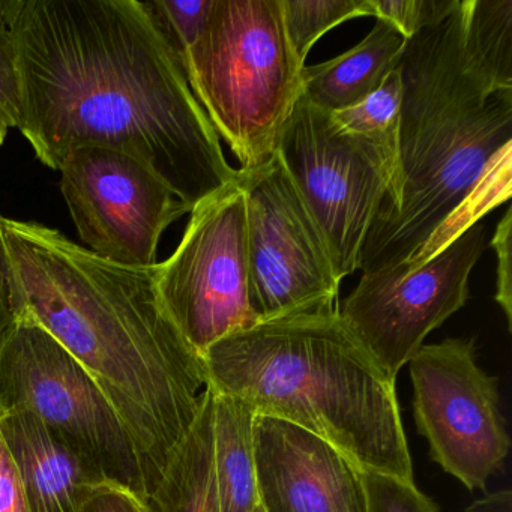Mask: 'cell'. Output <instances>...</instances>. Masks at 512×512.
I'll return each mask as SVG.
<instances>
[{
    "instance_id": "20",
    "label": "cell",
    "mask_w": 512,
    "mask_h": 512,
    "mask_svg": "<svg viewBox=\"0 0 512 512\" xmlns=\"http://www.w3.org/2000/svg\"><path fill=\"white\" fill-rule=\"evenodd\" d=\"M287 40L305 65L311 47L347 20L371 16L370 0H280Z\"/></svg>"
},
{
    "instance_id": "18",
    "label": "cell",
    "mask_w": 512,
    "mask_h": 512,
    "mask_svg": "<svg viewBox=\"0 0 512 512\" xmlns=\"http://www.w3.org/2000/svg\"><path fill=\"white\" fill-rule=\"evenodd\" d=\"M458 44L470 79L493 94L512 89V0H460Z\"/></svg>"
},
{
    "instance_id": "10",
    "label": "cell",
    "mask_w": 512,
    "mask_h": 512,
    "mask_svg": "<svg viewBox=\"0 0 512 512\" xmlns=\"http://www.w3.org/2000/svg\"><path fill=\"white\" fill-rule=\"evenodd\" d=\"M413 416L430 458L469 490H485L511 440L499 380L478 367L473 338L424 344L410 358Z\"/></svg>"
},
{
    "instance_id": "2",
    "label": "cell",
    "mask_w": 512,
    "mask_h": 512,
    "mask_svg": "<svg viewBox=\"0 0 512 512\" xmlns=\"http://www.w3.org/2000/svg\"><path fill=\"white\" fill-rule=\"evenodd\" d=\"M0 227L17 316L43 326L106 395L136 449L148 497L209 385L205 359L161 302L157 265L112 262L43 224L2 217Z\"/></svg>"
},
{
    "instance_id": "27",
    "label": "cell",
    "mask_w": 512,
    "mask_h": 512,
    "mask_svg": "<svg viewBox=\"0 0 512 512\" xmlns=\"http://www.w3.org/2000/svg\"><path fill=\"white\" fill-rule=\"evenodd\" d=\"M0 512H31L16 463L0 433Z\"/></svg>"
},
{
    "instance_id": "19",
    "label": "cell",
    "mask_w": 512,
    "mask_h": 512,
    "mask_svg": "<svg viewBox=\"0 0 512 512\" xmlns=\"http://www.w3.org/2000/svg\"><path fill=\"white\" fill-rule=\"evenodd\" d=\"M401 97L403 85L397 65L382 86L367 100L352 109L341 110L332 115L344 130L373 143L388 157L397 161Z\"/></svg>"
},
{
    "instance_id": "3",
    "label": "cell",
    "mask_w": 512,
    "mask_h": 512,
    "mask_svg": "<svg viewBox=\"0 0 512 512\" xmlns=\"http://www.w3.org/2000/svg\"><path fill=\"white\" fill-rule=\"evenodd\" d=\"M397 161L362 251V274L415 266L511 196L512 89L464 70L458 8L407 40Z\"/></svg>"
},
{
    "instance_id": "8",
    "label": "cell",
    "mask_w": 512,
    "mask_h": 512,
    "mask_svg": "<svg viewBox=\"0 0 512 512\" xmlns=\"http://www.w3.org/2000/svg\"><path fill=\"white\" fill-rule=\"evenodd\" d=\"M155 283L170 319L202 358L218 341L259 325L239 178L194 206L181 244L157 263Z\"/></svg>"
},
{
    "instance_id": "31",
    "label": "cell",
    "mask_w": 512,
    "mask_h": 512,
    "mask_svg": "<svg viewBox=\"0 0 512 512\" xmlns=\"http://www.w3.org/2000/svg\"><path fill=\"white\" fill-rule=\"evenodd\" d=\"M254 512H263V511H262V508H260V506H259V508H257L256 511H254Z\"/></svg>"
},
{
    "instance_id": "14",
    "label": "cell",
    "mask_w": 512,
    "mask_h": 512,
    "mask_svg": "<svg viewBox=\"0 0 512 512\" xmlns=\"http://www.w3.org/2000/svg\"><path fill=\"white\" fill-rule=\"evenodd\" d=\"M0 433L19 470L31 512H80L109 482L88 457L31 413L0 415Z\"/></svg>"
},
{
    "instance_id": "26",
    "label": "cell",
    "mask_w": 512,
    "mask_h": 512,
    "mask_svg": "<svg viewBox=\"0 0 512 512\" xmlns=\"http://www.w3.org/2000/svg\"><path fill=\"white\" fill-rule=\"evenodd\" d=\"M80 512H152L145 494L116 482L101 485Z\"/></svg>"
},
{
    "instance_id": "17",
    "label": "cell",
    "mask_w": 512,
    "mask_h": 512,
    "mask_svg": "<svg viewBox=\"0 0 512 512\" xmlns=\"http://www.w3.org/2000/svg\"><path fill=\"white\" fill-rule=\"evenodd\" d=\"M212 394L214 470L221 512H254L259 508V493L254 460L253 410L232 395L214 388Z\"/></svg>"
},
{
    "instance_id": "25",
    "label": "cell",
    "mask_w": 512,
    "mask_h": 512,
    "mask_svg": "<svg viewBox=\"0 0 512 512\" xmlns=\"http://www.w3.org/2000/svg\"><path fill=\"white\" fill-rule=\"evenodd\" d=\"M511 232L512 208L509 206L491 239V247L497 256L496 301L505 313L509 331L512 328Z\"/></svg>"
},
{
    "instance_id": "15",
    "label": "cell",
    "mask_w": 512,
    "mask_h": 512,
    "mask_svg": "<svg viewBox=\"0 0 512 512\" xmlns=\"http://www.w3.org/2000/svg\"><path fill=\"white\" fill-rule=\"evenodd\" d=\"M407 40L385 20H376L370 34L349 52L323 62L305 65L301 94L326 112L352 109L367 100L397 68Z\"/></svg>"
},
{
    "instance_id": "28",
    "label": "cell",
    "mask_w": 512,
    "mask_h": 512,
    "mask_svg": "<svg viewBox=\"0 0 512 512\" xmlns=\"http://www.w3.org/2000/svg\"><path fill=\"white\" fill-rule=\"evenodd\" d=\"M16 319L13 269H11L10 257H8L2 227H0V340Z\"/></svg>"
},
{
    "instance_id": "11",
    "label": "cell",
    "mask_w": 512,
    "mask_h": 512,
    "mask_svg": "<svg viewBox=\"0 0 512 512\" xmlns=\"http://www.w3.org/2000/svg\"><path fill=\"white\" fill-rule=\"evenodd\" d=\"M484 244L475 224L419 265L362 274L340 316L389 379L395 382L425 337L466 305Z\"/></svg>"
},
{
    "instance_id": "13",
    "label": "cell",
    "mask_w": 512,
    "mask_h": 512,
    "mask_svg": "<svg viewBox=\"0 0 512 512\" xmlns=\"http://www.w3.org/2000/svg\"><path fill=\"white\" fill-rule=\"evenodd\" d=\"M253 439L263 512H368L365 472L331 443L268 416Z\"/></svg>"
},
{
    "instance_id": "23",
    "label": "cell",
    "mask_w": 512,
    "mask_h": 512,
    "mask_svg": "<svg viewBox=\"0 0 512 512\" xmlns=\"http://www.w3.org/2000/svg\"><path fill=\"white\" fill-rule=\"evenodd\" d=\"M22 113L19 62L10 20V0H0V124L19 127Z\"/></svg>"
},
{
    "instance_id": "21",
    "label": "cell",
    "mask_w": 512,
    "mask_h": 512,
    "mask_svg": "<svg viewBox=\"0 0 512 512\" xmlns=\"http://www.w3.org/2000/svg\"><path fill=\"white\" fill-rule=\"evenodd\" d=\"M143 4L161 37L169 44L181 65L184 64L188 52L199 40L205 28L212 0H193V2L155 0V2H143Z\"/></svg>"
},
{
    "instance_id": "5",
    "label": "cell",
    "mask_w": 512,
    "mask_h": 512,
    "mask_svg": "<svg viewBox=\"0 0 512 512\" xmlns=\"http://www.w3.org/2000/svg\"><path fill=\"white\" fill-rule=\"evenodd\" d=\"M304 67L287 40L280 0H212L205 28L182 64L194 97L242 172L277 155Z\"/></svg>"
},
{
    "instance_id": "1",
    "label": "cell",
    "mask_w": 512,
    "mask_h": 512,
    "mask_svg": "<svg viewBox=\"0 0 512 512\" xmlns=\"http://www.w3.org/2000/svg\"><path fill=\"white\" fill-rule=\"evenodd\" d=\"M19 130L59 170L74 149L133 155L190 206L239 178L139 0H10Z\"/></svg>"
},
{
    "instance_id": "7",
    "label": "cell",
    "mask_w": 512,
    "mask_h": 512,
    "mask_svg": "<svg viewBox=\"0 0 512 512\" xmlns=\"http://www.w3.org/2000/svg\"><path fill=\"white\" fill-rule=\"evenodd\" d=\"M277 157L322 232L337 277H349L361 268L395 161L302 94L281 131Z\"/></svg>"
},
{
    "instance_id": "4",
    "label": "cell",
    "mask_w": 512,
    "mask_h": 512,
    "mask_svg": "<svg viewBox=\"0 0 512 512\" xmlns=\"http://www.w3.org/2000/svg\"><path fill=\"white\" fill-rule=\"evenodd\" d=\"M209 385L254 416L296 425L365 473L413 481L395 382L340 310L293 314L218 341L203 356Z\"/></svg>"
},
{
    "instance_id": "9",
    "label": "cell",
    "mask_w": 512,
    "mask_h": 512,
    "mask_svg": "<svg viewBox=\"0 0 512 512\" xmlns=\"http://www.w3.org/2000/svg\"><path fill=\"white\" fill-rule=\"evenodd\" d=\"M245 194L253 304L260 322L337 311L340 278L313 215L277 155L239 170Z\"/></svg>"
},
{
    "instance_id": "24",
    "label": "cell",
    "mask_w": 512,
    "mask_h": 512,
    "mask_svg": "<svg viewBox=\"0 0 512 512\" xmlns=\"http://www.w3.org/2000/svg\"><path fill=\"white\" fill-rule=\"evenodd\" d=\"M368 512H439L436 503L407 482L382 473H364Z\"/></svg>"
},
{
    "instance_id": "16",
    "label": "cell",
    "mask_w": 512,
    "mask_h": 512,
    "mask_svg": "<svg viewBox=\"0 0 512 512\" xmlns=\"http://www.w3.org/2000/svg\"><path fill=\"white\" fill-rule=\"evenodd\" d=\"M152 512H221L214 470V394L202 409L148 497Z\"/></svg>"
},
{
    "instance_id": "29",
    "label": "cell",
    "mask_w": 512,
    "mask_h": 512,
    "mask_svg": "<svg viewBox=\"0 0 512 512\" xmlns=\"http://www.w3.org/2000/svg\"><path fill=\"white\" fill-rule=\"evenodd\" d=\"M511 490H500L475 500L466 512H512Z\"/></svg>"
},
{
    "instance_id": "6",
    "label": "cell",
    "mask_w": 512,
    "mask_h": 512,
    "mask_svg": "<svg viewBox=\"0 0 512 512\" xmlns=\"http://www.w3.org/2000/svg\"><path fill=\"white\" fill-rule=\"evenodd\" d=\"M28 412L109 481L145 494L136 449L88 371L43 326L19 314L0 340V415Z\"/></svg>"
},
{
    "instance_id": "12",
    "label": "cell",
    "mask_w": 512,
    "mask_h": 512,
    "mask_svg": "<svg viewBox=\"0 0 512 512\" xmlns=\"http://www.w3.org/2000/svg\"><path fill=\"white\" fill-rule=\"evenodd\" d=\"M59 172L82 241L92 253L121 265H157L161 236L191 212L143 161L118 149H74Z\"/></svg>"
},
{
    "instance_id": "30",
    "label": "cell",
    "mask_w": 512,
    "mask_h": 512,
    "mask_svg": "<svg viewBox=\"0 0 512 512\" xmlns=\"http://www.w3.org/2000/svg\"><path fill=\"white\" fill-rule=\"evenodd\" d=\"M8 130L4 125L0 124V146L4 145L5 137H7Z\"/></svg>"
},
{
    "instance_id": "22",
    "label": "cell",
    "mask_w": 512,
    "mask_h": 512,
    "mask_svg": "<svg viewBox=\"0 0 512 512\" xmlns=\"http://www.w3.org/2000/svg\"><path fill=\"white\" fill-rule=\"evenodd\" d=\"M460 0H370L371 16L391 23L406 40L445 22Z\"/></svg>"
}]
</instances>
